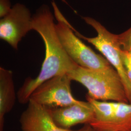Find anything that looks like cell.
Wrapping results in <instances>:
<instances>
[{"instance_id":"cell-3","label":"cell","mask_w":131,"mask_h":131,"mask_svg":"<svg viewBox=\"0 0 131 131\" xmlns=\"http://www.w3.org/2000/svg\"><path fill=\"white\" fill-rule=\"evenodd\" d=\"M72 81L88 89L87 97L96 100L129 103L124 86L117 71L90 70L76 66L67 73Z\"/></svg>"},{"instance_id":"cell-12","label":"cell","mask_w":131,"mask_h":131,"mask_svg":"<svg viewBox=\"0 0 131 131\" xmlns=\"http://www.w3.org/2000/svg\"><path fill=\"white\" fill-rule=\"evenodd\" d=\"M123 60L131 66V49L123 50L122 52Z\"/></svg>"},{"instance_id":"cell-1","label":"cell","mask_w":131,"mask_h":131,"mask_svg":"<svg viewBox=\"0 0 131 131\" xmlns=\"http://www.w3.org/2000/svg\"><path fill=\"white\" fill-rule=\"evenodd\" d=\"M32 29L42 38L45 56L38 76L26 78L17 94L19 103H28L37 88L48 80L68 73L77 65L66 52L58 37L54 18L49 7L43 5L32 17Z\"/></svg>"},{"instance_id":"cell-7","label":"cell","mask_w":131,"mask_h":131,"mask_svg":"<svg viewBox=\"0 0 131 131\" xmlns=\"http://www.w3.org/2000/svg\"><path fill=\"white\" fill-rule=\"evenodd\" d=\"M46 108L56 125L66 129L78 124L90 125L95 119L93 108L88 101H80L65 107Z\"/></svg>"},{"instance_id":"cell-9","label":"cell","mask_w":131,"mask_h":131,"mask_svg":"<svg viewBox=\"0 0 131 131\" xmlns=\"http://www.w3.org/2000/svg\"><path fill=\"white\" fill-rule=\"evenodd\" d=\"M16 99L13 72L0 67V131H4L5 115L13 109Z\"/></svg>"},{"instance_id":"cell-11","label":"cell","mask_w":131,"mask_h":131,"mask_svg":"<svg viewBox=\"0 0 131 131\" xmlns=\"http://www.w3.org/2000/svg\"><path fill=\"white\" fill-rule=\"evenodd\" d=\"M12 9L9 0H0V17L2 18L8 14Z\"/></svg>"},{"instance_id":"cell-5","label":"cell","mask_w":131,"mask_h":131,"mask_svg":"<svg viewBox=\"0 0 131 131\" xmlns=\"http://www.w3.org/2000/svg\"><path fill=\"white\" fill-rule=\"evenodd\" d=\"M71 81L67 74L54 77L35 89L29 101L47 108L65 107L78 103L80 101L74 98L71 92Z\"/></svg>"},{"instance_id":"cell-6","label":"cell","mask_w":131,"mask_h":131,"mask_svg":"<svg viewBox=\"0 0 131 131\" xmlns=\"http://www.w3.org/2000/svg\"><path fill=\"white\" fill-rule=\"evenodd\" d=\"M32 17L24 5L17 3L0 20V38L17 50L22 38L32 30Z\"/></svg>"},{"instance_id":"cell-2","label":"cell","mask_w":131,"mask_h":131,"mask_svg":"<svg viewBox=\"0 0 131 131\" xmlns=\"http://www.w3.org/2000/svg\"><path fill=\"white\" fill-rule=\"evenodd\" d=\"M82 18L96 30L97 35L93 38H88L74 28L75 35L93 45L117 71L124 86L129 103H131V81L127 75L122 55L123 50L131 49V29L116 35L110 32L102 24L92 18L84 17Z\"/></svg>"},{"instance_id":"cell-4","label":"cell","mask_w":131,"mask_h":131,"mask_svg":"<svg viewBox=\"0 0 131 131\" xmlns=\"http://www.w3.org/2000/svg\"><path fill=\"white\" fill-rule=\"evenodd\" d=\"M54 14L58 21L56 29L66 52L75 63L86 69L96 70H108L114 69L103 57L96 53L78 37L72 26L52 3Z\"/></svg>"},{"instance_id":"cell-10","label":"cell","mask_w":131,"mask_h":131,"mask_svg":"<svg viewBox=\"0 0 131 131\" xmlns=\"http://www.w3.org/2000/svg\"><path fill=\"white\" fill-rule=\"evenodd\" d=\"M98 131H131V103L116 102L112 117Z\"/></svg>"},{"instance_id":"cell-8","label":"cell","mask_w":131,"mask_h":131,"mask_svg":"<svg viewBox=\"0 0 131 131\" xmlns=\"http://www.w3.org/2000/svg\"><path fill=\"white\" fill-rule=\"evenodd\" d=\"M19 122L22 131H97L89 124L81 129L72 131L58 126L53 122L47 108L29 101L22 113Z\"/></svg>"},{"instance_id":"cell-13","label":"cell","mask_w":131,"mask_h":131,"mask_svg":"<svg viewBox=\"0 0 131 131\" xmlns=\"http://www.w3.org/2000/svg\"><path fill=\"white\" fill-rule=\"evenodd\" d=\"M123 62H124V64L125 66L127 75L128 76L129 79L131 81V66L130 65H129L127 62H125L124 60H123Z\"/></svg>"}]
</instances>
